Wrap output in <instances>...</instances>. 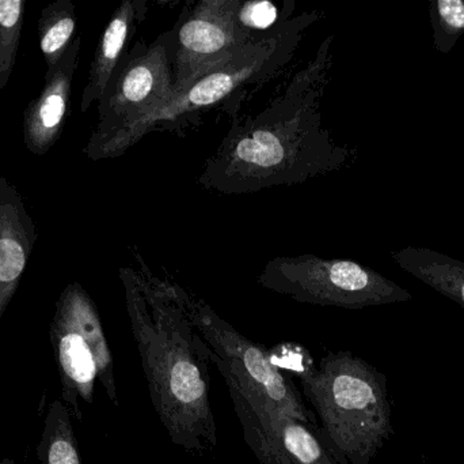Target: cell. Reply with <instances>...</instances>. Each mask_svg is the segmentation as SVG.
<instances>
[{
	"instance_id": "8992f818",
	"label": "cell",
	"mask_w": 464,
	"mask_h": 464,
	"mask_svg": "<svg viewBox=\"0 0 464 464\" xmlns=\"http://www.w3.org/2000/svg\"><path fill=\"white\" fill-rule=\"evenodd\" d=\"M256 282L302 304L362 310L411 300L381 272L351 259L278 256L265 264Z\"/></svg>"
},
{
	"instance_id": "7c38bea8",
	"label": "cell",
	"mask_w": 464,
	"mask_h": 464,
	"mask_svg": "<svg viewBox=\"0 0 464 464\" xmlns=\"http://www.w3.org/2000/svg\"><path fill=\"white\" fill-rule=\"evenodd\" d=\"M147 14V0H122L111 14L90 64L89 79L81 101V111L83 114L102 97L109 82L130 51V44L135 37L136 30L146 21Z\"/></svg>"
},
{
	"instance_id": "e0dca14e",
	"label": "cell",
	"mask_w": 464,
	"mask_h": 464,
	"mask_svg": "<svg viewBox=\"0 0 464 464\" xmlns=\"http://www.w3.org/2000/svg\"><path fill=\"white\" fill-rule=\"evenodd\" d=\"M270 420L292 464H340L318 433L304 422L284 414Z\"/></svg>"
},
{
	"instance_id": "8fae6325",
	"label": "cell",
	"mask_w": 464,
	"mask_h": 464,
	"mask_svg": "<svg viewBox=\"0 0 464 464\" xmlns=\"http://www.w3.org/2000/svg\"><path fill=\"white\" fill-rule=\"evenodd\" d=\"M37 240L24 198L0 174V321L18 291Z\"/></svg>"
},
{
	"instance_id": "2e32d148",
	"label": "cell",
	"mask_w": 464,
	"mask_h": 464,
	"mask_svg": "<svg viewBox=\"0 0 464 464\" xmlns=\"http://www.w3.org/2000/svg\"><path fill=\"white\" fill-rule=\"evenodd\" d=\"M41 464H82L71 414L62 400L49 406L37 446Z\"/></svg>"
},
{
	"instance_id": "ffe728a7",
	"label": "cell",
	"mask_w": 464,
	"mask_h": 464,
	"mask_svg": "<svg viewBox=\"0 0 464 464\" xmlns=\"http://www.w3.org/2000/svg\"><path fill=\"white\" fill-rule=\"evenodd\" d=\"M288 15L278 16L277 8L270 2H242L239 8L240 25L251 35L258 38L266 37L277 29L281 19Z\"/></svg>"
},
{
	"instance_id": "5bb4252c",
	"label": "cell",
	"mask_w": 464,
	"mask_h": 464,
	"mask_svg": "<svg viewBox=\"0 0 464 464\" xmlns=\"http://www.w3.org/2000/svg\"><path fill=\"white\" fill-rule=\"evenodd\" d=\"M390 255L401 269L464 308V262L428 248L408 247Z\"/></svg>"
},
{
	"instance_id": "5b68a950",
	"label": "cell",
	"mask_w": 464,
	"mask_h": 464,
	"mask_svg": "<svg viewBox=\"0 0 464 464\" xmlns=\"http://www.w3.org/2000/svg\"><path fill=\"white\" fill-rule=\"evenodd\" d=\"M49 338L62 381V402L70 414L78 421L83 420L79 400L92 405L97 379L119 408L113 356L97 305L81 283H70L60 294Z\"/></svg>"
},
{
	"instance_id": "277c9868",
	"label": "cell",
	"mask_w": 464,
	"mask_h": 464,
	"mask_svg": "<svg viewBox=\"0 0 464 464\" xmlns=\"http://www.w3.org/2000/svg\"><path fill=\"white\" fill-rule=\"evenodd\" d=\"M319 19L318 11L285 18L277 29L248 44L193 76L162 105L144 114L116 135L87 153L92 161L121 157L152 133L182 135L217 109H237L248 93L280 75L294 59L304 33Z\"/></svg>"
},
{
	"instance_id": "30bf717a",
	"label": "cell",
	"mask_w": 464,
	"mask_h": 464,
	"mask_svg": "<svg viewBox=\"0 0 464 464\" xmlns=\"http://www.w3.org/2000/svg\"><path fill=\"white\" fill-rule=\"evenodd\" d=\"M81 48L82 37L76 35L56 67L46 71L40 95L24 109V141L32 154L45 155L64 130Z\"/></svg>"
},
{
	"instance_id": "4fadbf2b",
	"label": "cell",
	"mask_w": 464,
	"mask_h": 464,
	"mask_svg": "<svg viewBox=\"0 0 464 464\" xmlns=\"http://www.w3.org/2000/svg\"><path fill=\"white\" fill-rule=\"evenodd\" d=\"M211 361L217 365L227 384L235 413L242 425L243 438L259 463L292 464L273 428L267 406L239 383L230 368L215 356L214 351L211 353Z\"/></svg>"
},
{
	"instance_id": "3957f363",
	"label": "cell",
	"mask_w": 464,
	"mask_h": 464,
	"mask_svg": "<svg viewBox=\"0 0 464 464\" xmlns=\"http://www.w3.org/2000/svg\"><path fill=\"white\" fill-rule=\"evenodd\" d=\"M272 364L299 381L315 416L319 438L340 464H371L392 435L387 379L351 351H330L315 362L299 343L269 349Z\"/></svg>"
},
{
	"instance_id": "ac0fdd59",
	"label": "cell",
	"mask_w": 464,
	"mask_h": 464,
	"mask_svg": "<svg viewBox=\"0 0 464 464\" xmlns=\"http://www.w3.org/2000/svg\"><path fill=\"white\" fill-rule=\"evenodd\" d=\"M24 0H0V92L13 75L21 45Z\"/></svg>"
},
{
	"instance_id": "9a60e30c",
	"label": "cell",
	"mask_w": 464,
	"mask_h": 464,
	"mask_svg": "<svg viewBox=\"0 0 464 464\" xmlns=\"http://www.w3.org/2000/svg\"><path fill=\"white\" fill-rule=\"evenodd\" d=\"M78 16L71 0H56L44 8L38 19V41L46 63L53 70L75 40Z\"/></svg>"
},
{
	"instance_id": "44dd1931",
	"label": "cell",
	"mask_w": 464,
	"mask_h": 464,
	"mask_svg": "<svg viewBox=\"0 0 464 464\" xmlns=\"http://www.w3.org/2000/svg\"><path fill=\"white\" fill-rule=\"evenodd\" d=\"M0 464H15L13 459H3Z\"/></svg>"
},
{
	"instance_id": "ba28073f",
	"label": "cell",
	"mask_w": 464,
	"mask_h": 464,
	"mask_svg": "<svg viewBox=\"0 0 464 464\" xmlns=\"http://www.w3.org/2000/svg\"><path fill=\"white\" fill-rule=\"evenodd\" d=\"M176 92L173 73V32L154 43H136L98 101V122L84 147L97 149L103 142L157 109Z\"/></svg>"
},
{
	"instance_id": "52a82bcc",
	"label": "cell",
	"mask_w": 464,
	"mask_h": 464,
	"mask_svg": "<svg viewBox=\"0 0 464 464\" xmlns=\"http://www.w3.org/2000/svg\"><path fill=\"white\" fill-rule=\"evenodd\" d=\"M173 291L196 331L215 356L230 368L239 383L267 406L270 419L284 414L319 432L315 416L303 400L294 379L270 361L269 349L247 340L203 299L185 291L179 283L173 282Z\"/></svg>"
},
{
	"instance_id": "9c48e42d",
	"label": "cell",
	"mask_w": 464,
	"mask_h": 464,
	"mask_svg": "<svg viewBox=\"0 0 464 464\" xmlns=\"http://www.w3.org/2000/svg\"><path fill=\"white\" fill-rule=\"evenodd\" d=\"M240 0H200L182 11L171 29L176 90L231 52L262 40L240 25Z\"/></svg>"
},
{
	"instance_id": "6da1fadb",
	"label": "cell",
	"mask_w": 464,
	"mask_h": 464,
	"mask_svg": "<svg viewBox=\"0 0 464 464\" xmlns=\"http://www.w3.org/2000/svg\"><path fill=\"white\" fill-rule=\"evenodd\" d=\"M329 35L262 111L235 119L204 163L198 184L223 195H250L304 184L341 171L353 150L324 127L322 104L333 68Z\"/></svg>"
},
{
	"instance_id": "7a4b0ae2",
	"label": "cell",
	"mask_w": 464,
	"mask_h": 464,
	"mask_svg": "<svg viewBox=\"0 0 464 464\" xmlns=\"http://www.w3.org/2000/svg\"><path fill=\"white\" fill-rule=\"evenodd\" d=\"M140 270L121 267L125 307L140 356L144 379L158 419L171 443L193 455L218 447L211 405V348L182 310L173 282Z\"/></svg>"
},
{
	"instance_id": "d6986e66",
	"label": "cell",
	"mask_w": 464,
	"mask_h": 464,
	"mask_svg": "<svg viewBox=\"0 0 464 464\" xmlns=\"http://www.w3.org/2000/svg\"><path fill=\"white\" fill-rule=\"evenodd\" d=\"M433 44L441 54H449L464 35V0H430Z\"/></svg>"
}]
</instances>
